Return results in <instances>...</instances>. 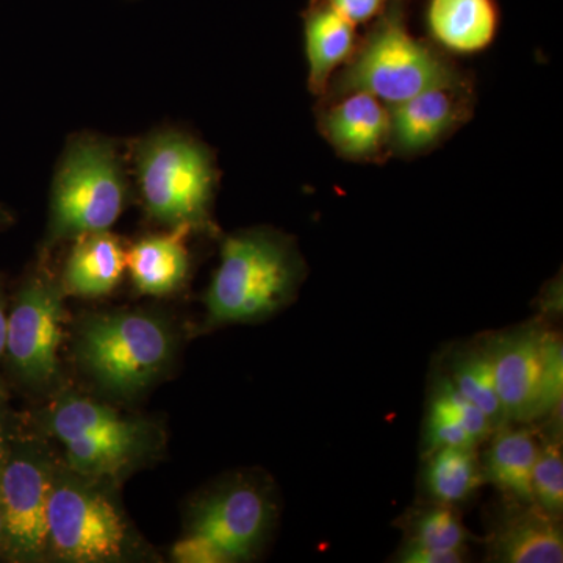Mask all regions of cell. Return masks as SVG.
<instances>
[{"label":"cell","instance_id":"obj_1","mask_svg":"<svg viewBox=\"0 0 563 563\" xmlns=\"http://www.w3.org/2000/svg\"><path fill=\"white\" fill-rule=\"evenodd\" d=\"M410 2L388 0L383 13L369 22L350 60L333 74L320 102L361 91L393 106L426 88L468 79L432 41L412 35Z\"/></svg>","mask_w":563,"mask_h":563},{"label":"cell","instance_id":"obj_2","mask_svg":"<svg viewBox=\"0 0 563 563\" xmlns=\"http://www.w3.org/2000/svg\"><path fill=\"white\" fill-rule=\"evenodd\" d=\"M307 266L291 236L251 229L228 236L206 295L210 324L265 320L295 301Z\"/></svg>","mask_w":563,"mask_h":563},{"label":"cell","instance_id":"obj_3","mask_svg":"<svg viewBox=\"0 0 563 563\" xmlns=\"http://www.w3.org/2000/svg\"><path fill=\"white\" fill-rule=\"evenodd\" d=\"M133 172L147 214L172 229L210 232L218 185L213 154L201 141L174 129L152 132L132 146Z\"/></svg>","mask_w":563,"mask_h":563},{"label":"cell","instance_id":"obj_4","mask_svg":"<svg viewBox=\"0 0 563 563\" xmlns=\"http://www.w3.org/2000/svg\"><path fill=\"white\" fill-rule=\"evenodd\" d=\"M128 201V174L117 144L92 133L74 136L52 184L47 244L110 231Z\"/></svg>","mask_w":563,"mask_h":563},{"label":"cell","instance_id":"obj_5","mask_svg":"<svg viewBox=\"0 0 563 563\" xmlns=\"http://www.w3.org/2000/svg\"><path fill=\"white\" fill-rule=\"evenodd\" d=\"M174 336L151 314L109 313L88 318L77 340V357L92 379L118 396L143 391L172 362Z\"/></svg>","mask_w":563,"mask_h":563},{"label":"cell","instance_id":"obj_6","mask_svg":"<svg viewBox=\"0 0 563 563\" xmlns=\"http://www.w3.org/2000/svg\"><path fill=\"white\" fill-rule=\"evenodd\" d=\"M49 548L66 562L117 561L125 547V525L113 503L103 493L76 479L52 485Z\"/></svg>","mask_w":563,"mask_h":563},{"label":"cell","instance_id":"obj_7","mask_svg":"<svg viewBox=\"0 0 563 563\" xmlns=\"http://www.w3.org/2000/svg\"><path fill=\"white\" fill-rule=\"evenodd\" d=\"M62 285L46 272L33 274L22 285L7 318L5 352L14 372L29 384H49L58 374L62 342Z\"/></svg>","mask_w":563,"mask_h":563},{"label":"cell","instance_id":"obj_8","mask_svg":"<svg viewBox=\"0 0 563 563\" xmlns=\"http://www.w3.org/2000/svg\"><path fill=\"white\" fill-rule=\"evenodd\" d=\"M273 520L268 492L250 481H235L196 506L188 533L213 544L225 562L247 561L261 550Z\"/></svg>","mask_w":563,"mask_h":563},{"label":"cell","instance_id":"obj_9","mask_svg":"<svg viewBox=\"0 0 563 563\" xmlns=\"http://www.w3.org/2000/svg\"><path fill=\"white\" fill-rule=\"evenodd\" d=\"M54 477L43 462L9 459L0 472L3 540L16 561H38L49 550L47 507Z\"/></svg>","mask_w":563,"mask_h":563},{"label":"cell","instance_id":"obj_10","mask_svg":"<svg viewBox=\"0 0 563 563\" xmlns=\"http://www.w3.org/2000/svg\"><path fill=\"white\" fill-rule=\"evenodd\" d=\"M472 79L426 88L388 106L390 111V155L404 158L428 154L453 136L472 118Z\"/></svg>","mask_w":563,"mask_h":563},{"label":"cell","instance_id":"obj_11","mask_svg":"<svg viewBox=\"0 0 563 563\" xmlns=\"http://www.w3.org/2000/svg\"><path fill=\"white\" fill-rule=\"evenodd\" d=\"M547 333L531 322L485 342L506 422L537 421Z\"/></svg>","mask_w":563,"mask_h":563},{"label":"cell","instance_id":"obj_12","mask_svg":"<svg viewBox=\"0 0 563 563\" xmlns=\"http://www.w3.org/2000/svg\"><path fill=\"white\" fill-rule=\"evenodd\" d=\"M317 114L318 131L340 157L380 163L390 155V111L368 92L320 102Z\"/></svg>","mask_w":563,"mask_h":563},{"label":"cell","instance_id":"obj_13","mask_svg":"<svg viewBox=\"0 0 563 563\" xmlns=\"http://www.w3.org/2000/svg\"><path fill=\"white\" fill-rule=\"evenodd\" d=\"M510 503L488 539V561L499 563H561V518L536 503Z\"/></svg>","mask_w":563,"mask_h":563},{"label":"cell","instance_id":"obj_14","mask_svg":"<svg viewBox=\"0 0 563 563\" xmlns=\"http://www.w3.org/2000/svg\"><path fill=\"white\" fill-rule=\"evenodd\" d=\"M426 25L432 43L453 54L487 49L499 27L496 0H428Z\"/></svg>","mask_w":563,"mask_h":563},{"label":"cell","instance_id":"obj_15","mask_svg":"<svg viewBox=\"0 0 563 563\" xmlns=\"http://www.w3.org/2000/svg\"><path fill=\"white\" fill-rule=\"evenodd\" d=\"M302 18L309 90L322 98L333 74L350 60L357 47V27L325 0H310Z\"/></svg>","mask_w":563,"mask_h":563},{"label":"cell","instance_id":"obj_16","mask_svg":"<svg viewBox=\"0 0 563 563\" xmlns=\"http://www.w3.org/2000/svg\"><path fill=\"white\" fill-rule=\"evenodd\" d=\"M495 431L490 418L454 387L448 374L435 380L424 422L426 455L440 448H476Z\"/></svg>","mask_w":563,"mask_h":563},{"label":"cell","instance_id":"obj_17","mask_svg":"<svg viewBox=\"0 0 563 563\" xmlns=\"http://www.w3.org/2000/svg\"><path fill=\"white\" fill-rule=\"evenodd\" d=\"M125 268V251L118 236L109 231L85 233L70 250L60 285L65 295L101 298L120 284Z\"/></svg>","mask_w":563,"mask_h":563},{"label":"cell","instance_id":"obj_18","mask_svg":"<svg viewBox=\"0 0 563 563\" xmlns=\"http://www.w3.org/2000/svg\"><path fill=\"white\" fill-rule=\"evenodd\" d=\"M187 228H176L165 235L141 239L125 252V265L141 295L166 296L179 290L190 269V254L185 240Z\"/></svg>","mask_w":563,"mask_h":563},{"label":"cell","instance_id":"obj_19","mask_svg":"<svg viewBox=\"0 0 563 563\" xmlns=\"http://www.w3.org/2000/svg\"><path fill=\"white\" fill-rule=\"evenodd\" d=\"M536 437L528 429L503 426L485 453L484 479L495 485L512 503H536L532 493V468L536 463Z\"/></svg>","mask_w":563,"mask_h":563},{"label":"cell","instance_id":"obj_20","mask_svg":"<svg viewBox=\"0 0 563 563\" xmlns=\"http://www.w3.org/2000/svg\"><path fill=\"white\" fill-rule=\"evenodd\" d=\"M426 459L422 487L431 503L461 506L484 484L483 463L476 448H440Z\"/></svg>","mask_w":563,"mask_h":563},{"label":"cell","instance_id":"obj_21","mask_svg":"<svg viewBox=\"0 0 563 563\" xmlns=\"http://www.w3.org/2000/svg\"><path fill=\"white\" fill-rule=\"evenodd\" d=\"M51 429L62 443L151 433L144 422L125 420L102 404L76 396L57 404L51 417Z\"/></svg>","mask_w":563,"mask_h":563},{"label":"cell","instance_id":"obj_22","mask_svg":"<svg viewBox=\"0 0 563 563\" xmlns=\"http://www.w3.org/2000/svg\"><path fill=\"white\" fill-rule=\"evenodd\" d=\"M448 377L470 402L490 418L496 429L506 426L485 342L457 352L451 362Z\"/></svg>","mask_w":563,"mask_h":563},{"label":"cell","instance_id":"obj_23","mask_svg":"<svg viewBox=\"0 0 563 563\" xmlns=\"http://www.w3.org/2000/svg\"><path fill=\"white\" fill-rule=\"evenodd\" d=\"M402 521L407 543L432 550L466 551L470 532L463 526L457 507L429 503L412 510Z\"/></svg>","mask_w":563,"mask_h":563},{"label":"cell","instance_id":"obj_24","mask_svg":"<svg viewBox=\"0 0 563 563\" xmlns=\"http://www.w3.org/2000/svg\"><path fill=\"white\" fill-rule=\"evenodd\" d=\"M533 501L555 518L563 512V451L562 433L553 431L539 442L532 468Z\"/></svg>","mask_w":563,"mask_h":563},{"label":"cell","instance_id":"obj_25","mask_svg":"<svg viewBox=\"0 0 563 563\" xmlns=\"http://www.w3.org/2000/svg\"><path fill=\"white\" fill-rule=\"evenodd\" d=\"M563 393V347L561 339L553 332L547 333L543 347L542 383H540L537 420L561 410Z\"/></svg>","mask_w":563,"mask_h":563},{"label":"cell","instance_id":"obj_26","mask_svg":"<svg viewBox=\"0 0 563 563\" xmlns=\"http://www.w3.org/2000/svg\"><path fill=\"white\" fill-rule=\"evenodd\" d=\"M173 558L180 563H225L224 555L213 544L195 533L174 544Z\"/></svg>","mask_w":563,"mask_h":563},{"label":"cell","instance_id":"obj_27","mask_svg":"<svg viewBox=\"0 0 563 563\" xmlns=\"http://www.w3.org/2000/svg\"><path fill=\"white\" fill-rule=\"evenodd\" d=\"M325 2L358 27L376 20L387 7L388 0H325Z\"/></svg>","mask_w":563,"mask_h":563},{"label":"cell","instance_id":"obj_28","mask_svg":"<svg viewBox=\"0 0 563 563\" xmlns=\"http://www.w3.org/2000/svg\"><path fill=\"white\" fill-rule=\"evenodd\" d=\"M466 551L432 550L420 544L404 543L396 554V562L402 563H461Z\"/></svg>","mask_w":563,"mask_h":563},{"label":"cell","instance_id":"obj_29","mask_svg":"<svg viewBox=\"0 0 563 563\" xmlns=\"http://www.w3.org/2000/svg\"><path fill=\"white\" fill-rule=\"evenodd\" d=\"M7 314H5V302H3L2 282H0V358H2L3 352H5V340H7Z\"/></svg>","mask_w":563,"mask_h":563},{"label":"cell","instance_id":"obj_30","mask_svg":"<svg viewBox=\"0 0 563 563\" xmlns=\"http://www.w3.org/2000/svg\"><path fill=\"white\" fill-rule=\"evenodd\" d=\"M7 461H9V443H7L5 429H3V424L0 422V472H2Z\"/></svg>","mask_w":563,"mask_h":563},{"label":"cell","instance_id":"obj_31","mask_svg":"<svg viewBox=\"0 0 563 563\" xmlns=\"http://www.w3.org/2000/svg\"><path fill=\"white\" fill-rule=\"evenodd\" d=\"M13 213L9 209H5V207L0 206V229L7 228V225H10L11 222H13Z\"/></svg>","mask_w":563,"mask_h":563},{"label":"cell","instance_id":"obj_32","mask_svg":"<svg viewBox=\"0 0 563 563\" xmlns=\"http://www.w3.org/2000/svg\"><path fill=\"white\" fill-rule=\"evenodd\" d=\"M3 540V518H2V509H0V543Z\"/></svg>","mask_w":563,"mask_h":563}]
</instances>
